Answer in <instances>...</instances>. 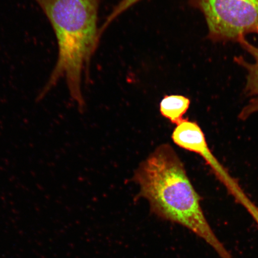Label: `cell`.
Wrapping results in <instances>:
<instances>
[{
	"mask_svg": "<svg viewBox=\"0 0 258 258\" xmlns=\"http://www.w3.org/2000/svg\"><path fill=\"white\" fill-rule=\"evenodd\" d=\"M133 180L140 186L137 198L149 202L153 214L192 231L221 258H232L209 224L203 211L201 196L190 181L181 160L170 145L157 148L140 164Z\"/></svg>",
	"mask_w": 258,
	"mask_h": 258,
	"instance_id": "1",
	"label": "cell"
},
{
	"mask_svg": "<svg viewBox=\"0 0 258 258\" xmlns=\"http://www.w3.org/2000/svg\"><path fill=\"white\" fill-rule=\"evenodd\" d=\"M55 34L58 53L49 78L37 96L40 102L63 80L81 111L85 106L82 93L84 76L98 46V0H34Z\"/></svg>",
	"mask_w": 258,
	"mask_h": 258,
	"instance_id": "2",
	"label": "cell"
},
{
	"mask_svg": "<svg viewBox=\"0 0 258 258\" xmlns=\"http://www.w3.org/2000/svg\"><path fill=\"white\" fill-rule=\"evenodd\" d=\"M204 15L209 38L214 41H240L258 34V0H191Z\"/></svg>",
	"mask_w": 258,
	"mask_h": 258,
	"instance_id": "3",
	"label": "cell"
},
{
	"mask_svg": "<svg viewBox=\"0 0 258 258\" xmlns=\"http://www.w3.org/2000/svg\"><path fill=\"white\" fill-rule=\"evenodd\" d=\"M190 99L182 95H166L161 100L160 111L161 115L177 125L184 120L183 118L189 108Z\"/></svg>",
	"mask_w": 258,
	"mask_h": 258,
	"instance_id": "5",
	"label": "cell"
},
{
	"mask_svg": "<svg viewBox=\"0 0 258 258\" xmlns=\"http://www.w3.org/2000/svg\"><path fill=\"white\" fill-rule=\"evenodd\" d=\"M141 0H121L119 2L117 6L113 9L110 14L109 15L107 18L106 19V21L104 24H103L102 27L100 29L101 33L102 34L106 29L107 28L108 26L110 25L113 21L117 18L119 16L121 15L122 13L126 11L129 8H131L132 6H133L137 3L140 2Z\"/></svg>",
	"mask_w": 258,
	"mask_h": 258,
	"instance_id": "6",
	"label": "cell"
},
{
	"mask_svg": "<svg viewBox=\"0 0 258 258\" xmlns=\"http://www.w3.org/2000/svg\"><path fill=\"white\" fill-rule=\"evenodd\" d=\"M239 43L253 59L252 62H248L242 57L235 58V62L243 67L247 72L245 92L250 99L239 114L241 120H244L251 115L258 112V46L250 44L246 39Z\"/></svg>",
	"mask_w": 258,
	"mask_h": 258,
	"instance_id": "4",
	"label": "cell"
}]
</instances>
